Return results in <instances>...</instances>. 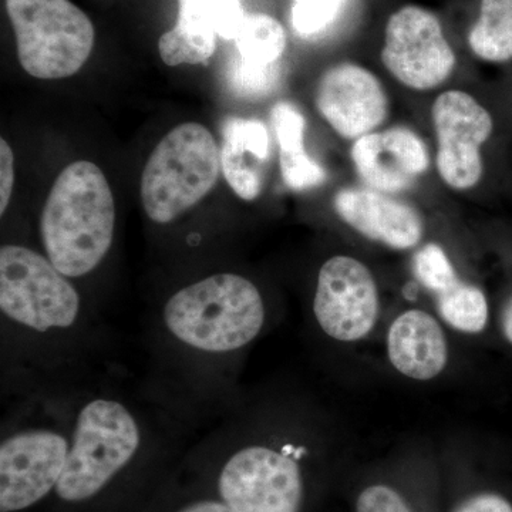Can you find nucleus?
Wrapping results in <instances>:
<instances>
[{"mask_svg": "<svg viewBox=\"0 0 512 512\" xmlns=\"http://www.w3.org/2000/svg\"><path fill=\"white\" fill-rule=\"evenodd\" d=\"M114 229L116 204L106 175L90 161L67 165L40 215L47 258L67 278L90 274L109 254Z\"/></svg>", "mask_w": 512, "mask_h": 512, "instance_id": "f257e3e1", "label": "nucleus"}, {"mask_svg": "<svg viewBox=\"0 0 512 512\" xmlns=\"http://www.w3.org/2000/svg\"><path fill=\"white\" fill-rule=\"evenodd\" d=\"M261 292L237 274H217L175 292L164 306L170 335L200 352H235L251 343L265 323Z\"/></svg>", "mask_w": 512, "mask_h": 512, "instance_id": "f03ea898", "label": "nucleus"}, {"mask_svg": "<svg viewBox=\"0 0 512 512\" xmlns=\"http://www.w3.org/2000/svg\"><path fill=\"white\" fill-rule=\"evenodd\" d=\"M221 153L200 123H183L165 134L141 175V202L150 220L170 224L207 197L217 184Z\"/></svg>", "mask_w": 512, "mask_h": 512, "instance_id": "7ed1b4c3", "label": "nucleus"}, {"mask_svg": "<svg viewBox=\"0 0 512 512\" xmlns=\"http://www.w3.org/2000/svg\"><path fill=\"white\" fill-rule=\"evenodd\" d=\"M140 446V424L126 404L107 397L90 400L77 414L56 494L66 503L89 500L133 460Z\"/></svg>", "mask_w": 512, "mask_h": 512, "instance_id": "20e7f679", "label": "nucleus"}, {"mask_svg": "<svg viewBox=\"0 0 512 512\" xmlns=\"http://www.w3.org/2000/svg\"><path fill=\"white\" fill-rule=\"evenodd\" d=\"M19 62L30 76L66 79L79 72L94 46L89 16L70 0H6Z\"/></svg>", "mask_w": 512, "mask_h": 512, "instance_id": "39448f33", "label": "nucleus"}, {"mask_svg": "<svg viewBox=\"0 0 512 512\" xmlns=\"http://www.w3.org/2000/svg\"><path fill=\"white\" fill-rule=\"evenodd\" d=\"M79 292L47 256L20 245L0 248V311L22 328L45 333L79 320Z\"/></svg>", "mask_w": 512, "mask_h": 512, "instance_id": "423d86ee", "label": "nucleus"}, {"mask_svg": "<svg viewBox=\"0 0 512 512\" xmlns=\"http://www.w3.org/2000/svg\"><path fill=\"white\" fill-rule=\"evenodd\" d=\"M382 62L397 82L427 92L446 82L457 59L440 20L420 6H404L387 22Z\"/></svg>", "mask_w": 512, "mask_h": 512, "instance_id": "0eeeda50", "label": "nucleus"}, {"mask_svg": "<svg viewBox=\"0 0 512 512\" xmlns=\"http://www.w3.org/2000/svg\"><path fill=\"white\" fill-rule=\"evenodd\" d=\"M72 439L52 427H28L0 444V511L18 512L56 490Z\"/></svg>", "mask_w": 512, "mask_h": 512, "instance_id": "6e6552de", "label": "nucleus"}, {"mask_svg": "<svg viewBox=\"0 0 512 512\" xmlns=\"http://www.w3.org/2000/svg\"><path fill=\"white\" fill-rule=\"evenodd\" d=\"M221 500L234 512H299L303 483L298 463L266 446L237 451L222 467Z\"/></svg>", "mask_w": 512, "mask_h": 512, "instance_id": "1a4fd4ad", "label": "nucleus"}, {"mask_svg": "<svg viewBox=\"0 0 512 512\" xmlns=\"http://www.w3.org/2000/svg\"><path fill=\"white\" fill-rule=\"evenodd\" d=\"M431 119L441 180L457 191L476 187L484 173L481 147L493 134V117L470 94L448 90L434 101Z\"/></svg>", "mask_w": 512, "mask_h": 512, "instance_id": "9d476101", "label": "nucleus"}, {"mask_svg": "<svg viewBox=\"0 0 512 512\" xmlns=\"http://www.w3.org/2000/svg\"><path fill=\"white\" fill-rule=\"evenodd\" d=\"M379 311L375 276L362 261L338 255L322 265L313 313L329 338L339 342L366 338L375 328Z\"/></svg>", "mask_w": 512, "mask_h": 512, "instance_id": "9b49d317", "label": "nucleus"}, {"mask_svg": "<svg viewBox=\"0 0 512 512\" xmlns=\"http://www.w3.org/2000/svg\"><path fill=\"white\" fill-rule=\"evenodd\" d=\"M316 107L345 140L373 133L386 120L389 99L376 74L355 63H339L320 77Z\"/></svg>", "mask_w": 512, "mask_h": 512, "instance_id": "f8f14e48", "label": "nucleus"}, {"mask_svg": "<svg viewBox=\"0 0 512 512\" xmlns=\"http://www.w3.org/2000/svg\"><path fill=\"white\" fill-rule=\"evenodd\" d=\"M350 157L363 183L384 194L409 190L430 167L424 141L402 126L357 138Z\"/></svg>", "mask_w": 512, "mask_h": 512, "instance_id": "ddd939ff", "label": "nucleus"}, {"mask_svg": "<svg viewBox=\"0 0 512 512\" xmlns=\"http://www.w3.org/2000/svg\"><path fill=\"white\" fill-rule=\"evenodd\" d=\"M333 208L340 220L370 241L404 251L423 238L424 224L416 208L384 192L348 187L336 192Z\"/></svg>", "mask_w": 512, "mask_h": 512, "instance_id": "4468645a", "label": "nucleus"}, {"mask_svg": "<svg viewBox=\"0 0 512 512\" xmlns=\"http://www.w3.org/2000/svg\"><path fill=\"white\" fill-rule=\"evenodd\" d=\"M387 353L397 372L409 379H434L448 362L446 335L430 313L410 309L397 316L387 333Z\"/></svg>", "mask_w": 512, "mask_h": 512, "instance_id": "2eb2a0df", "label": "nucleus"}, {"mask_svg": "<svg viewBox=\"0 0 512 512\" xmlns=\"http://www.w3.org/2000/svg\"><path fill=\"white\" fill-rule=\"evenodd\" d=\"M221 170L232 191L254 201L264 188V164L271 158V136L262 121L229 117L222 126Z\"/></svg>", "mask_w": 512, "mask_h": 512, "instance_id": "dca6fc26", "label": "nucleus"}, {"mask_svg": "<svg viewBox=\"0 0 512 512\" xmlns=\"http://www.w3.org/2000/svg\"><path fill=\"white\" fill-rule=\"evenodd\" d=\"M271 123L279 144V167L285 184L305 191L325 183L326 173L305 150L306 120L292 103L281 101L271 110Z\"/></svg>", "mask_w": 512, "mask_h": 512, "instance_id": "f3484780", "label": "nucleus"}, {"mask_svg": "<svg viewBox=\"0 0 512 512\" xmlns=\"http://www.w3.org/2000/svg\"><path fill=\"white\" fill-rule=\"evenodd\" d=\"M468 46L484 62L512 60V0H481L480 16L468 33Z\"/></svg>", "mask_w": 512, "mask_h": 512, "instance_id": "a211bd4d", "label": "nucleus"}, {"mask_svg": "<svg viewBox=\"0 0 512 512\" xmlns=\"http://www.w3.org/2000/svg\"><path fill=\"white\" fill-rule=\"evenodd\" d=\"M239 62L248 66L279 63L286 47V33L278 20L265 13L245 16L237 37Z\"/></svg>", "mask_w": 512, "mask_h": 512, "instance_id": "6ab92c4d", "label": "nucleus"}, {"mask_svg": "<svg viewBox=\"0 0 512 512\" xmlns=\"http://www.w3.org/2000/svg\"><path fill=\"white\" fill-rule=\"evenodd\" d=\"M437 308L441 318L458 332L480 333L488 323V302L484 292L466 282L458 281L437 295Z\"/></svg>", "mask_w": 512, "mask_h": 512, "instance_id": "aec40b11", "label": "nucleus"}, {"mask_svg": "<svg viewBox=\"0 0 512 512\" xmlns=\"http://www.w3.org/2000/svg\"><path fill=\"white\" fill-rule=\"evenodd\" d=\"M413 268L417 281L436 296L460 281L446 251L437 244L424 245L414 255Z\"/></svg>", "mask_w": 512, "mask_h": 512, "instance_id": "412c9836", "label": "nucleus"}, {"mask_svg": "<svg viewBox=\"0 0 512 512\" xmlns=\"http://www.w3.org/2000/svg\"><path fill=\"white\" fill-rule=\"evenodd\" d=\"M281 73V63L271 66H248L237 60L229 74V83L241 96L259 99L275 92L281 82Z\"/></svg>", "mask_w": 512, "mask_h": 512, "instance_id": "4be33fe9", "label": "nucleus"}, {"mask_svg": "<svg viewBox=\"0 0 512 512\" xmlns=\"http://www.w3.org/2000/svg\"><path fill=\"white\" fill-rule=\"evenodd\" d=\"M346 0H295L292 26L296 33L309 37L323 32L338 18Z\"/></svg>", "mask_w": 512, "mask_h": 512, "instance_id": "5701e85b", "label": "nucleus"}, {"mask_svg": "<svg viewBox=\"0 0 512 512\" xmlns=\"http://www.w3.org/2000/svg\"><path fill=\"white\" fill-rule=\"evenodd\" d=\"M177 35L197 42H215L211 0H178V18L173 28Z\"/></svg>", "mask_w": 512, "mask_h": 512, "instance_id": "b1692460", "label": "nucleus"}, {"mask_svg": "<svg viewBox=\"0 0 512 512\" xmlns=\"http://www.w3.org/2000/svg\"><path fill=\"white\" fill-rule=\"evenodd\" d=\"M356 512H413L402 495L387 485H372L357 498Z\"/></svg>", "mask_w": 512, "mask_h": 512, "instance_id": "393cba45", "label": "nucleus"}, {"mask_svg": "<svg viewBox=\"0 0 512 512\" xmlns=\"http://www.w3.org/2000/svg\"><path fill=\"white\" fill-rule=\"evenodd\" d=\"M211 15L217 35L225 40H235L247 13L241 0H211Z\"/></svg>", "mask_w": 512, "mask_h": 512, "instance_id": "a878e982", "label": "nucleus"}, {"mask_svg": "<svg viewBox=\"0 0 512 512\" xmlns=\"http://www.w3.org/2000/svg\"><path fill=\"white\" fill-rule=\"evenodd\" d=\"M15 185V156L5 138L0 140V214H5Z\"/></svg>", "mask_w": 512, "mask_h": 512, "instance_id": "bb28decb", "label": "nucleus"}, {"mask_svg": "<svg viewBox=\"0 0 512 512\" xmlns=\"http://www.w3.org/2000/svg\"><path fill=\"white\" fill-rule=\"evenodd\" d=\"M454 512H512V505L501 495L483 493L468 498Z\"/></svg>", "mask_w": 512, "mask_h": 512, "instance_id": "cd10ccee", "label": "nucleus"}, {"mask_svg": "<svg viewBox=\"0 0 512 512\" xmlns=\"http://www.w3.org/2000/svg\"><path fill=\"white\" fill-rule=\"evenodd\" d=\"M180 512H234L231 508L228 507L224 501H200V503H195L188 505L187 508L181 510Z\"/></svg>", "mask_w": 512, "mask_h": 512, "instance_id": "c85d7f7f", "label": "nucleus"}, {"mask_svg": "<svg viewBox=\"0 0 512 512\" xmlns=\"http://www.w3.org/2000/svg\"><path fill=\"white\" fill-rule=\"evenodd\" d=\"M501 325H503L505 339L512 345V298L508 301L507 305H505Z\"/></svg>", "mask_w": 512, "mask_h": 512, "instance_id": "c756f323", "label": "nucleus"}]
</instances>
